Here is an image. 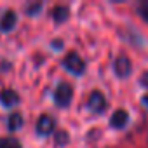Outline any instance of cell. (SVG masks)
Here are the masks:
<instances>
[{"mask_svg":"<svg viewBox=\"0 0 148 148\" xmlns=\"http://www.w3.org/2000/svg\"><path fill=\"white\" fill-rule=\"evenodd\" d=\"M139 84H141L145 89H148V70H145L141 75H139Z\"/></svg>","mask_w":148,"mask_h":148,"instance_id":"15","label":"cell"},{"mask_svg":"<svg viewBox=\"0 0 148 148\" xmlns=\"http://www.w3.org/2000/svg\"><path fill=\"white\" fill-rule=\"evenodd\" d=\"M16 23H18V14L12 9L4 11L2 16H0V32H2V33L12 32L14 26H16Z\"/></svg>","mask_w":148,"mask_h":148,"instance_id":"6","label":"cell"},{"mask_svg":"<svg viewBox=\"0 0 148 148\" xmlns=\"http://www.w3.org/2000/svg\"><path fill=\"white\" fill-rule=\"evenodd\" d=\"M73 99V87L68 82H59L54 89V103L59 108H68Z\"/></svg>","mask_w":148,"mask_h":148,"instance_id":"1","label":"cell"},{"mask_svg":"<svg viewBox=\"0 0 148 148\" xmlns=\"http://www.w3.org/2000/svg\"><path fill=\"white\" fill-rule=\"evenodd\" d=\"M68 18H70V9H68L66 5H56V7L52 9V19H54L58 25L68 21Z\"/></svg>","mask_w":148,"mask_h":148,"instance_id":"10","label":"cell"},{"mask_svg":"<svg viewBox=\"0 0 148 148\" xmlns=\"http://www.w3.org/2000/svg\"><path fill=\"white\" fill-rule=\"evenodd\" d=\"M54 143H56V146H66L68 143H70V134L66 132V131H58L56 132V136H54Z\"/></svg>","mask_w":148,"mask_h":148,"instance_id":"12","label":"cell"},{"mask_svg":"<svg viewBox=\"0 0 148 148\" xmlns=\"http://www.w3.org/2000/svg\"><path fill=\"white\" fill-rule=\"evenodd\" d=\"M23 124H25V119H23V115H21L19 112H12V113L7 117V129H9L11 132L19 131V129L23 127Z\"/></svg>","mask_w":148,"mask_h":148,"instance_id":"9","label":"cell"},{"mask_svg":"<svg viewBox=\"0 0 148 148\" xmlns=\"http://www.w3.org/2000/svg\"><path fill=\"white\" fill-rule=\"evenodd\" d=\"M138 14L141 16V19H143V21H146V23H148V2H143V4L138 7Z\"/></svg>","mask_w":148,"mask_h":148,"instance_id":"14","label":"cell"},{"mask_svg":"<svg viewBox=\"0 0 148 148\" xmlns=\"http://www.w3.org/2000/svg\"><path fill=\"white\" fill-rule=\"evenodd\" d=\"M63 66L66 71H70L71 75H84L86 73V61L77 54V52H70L64 59H63Z\"/></svg>","mask_w":148,"mask_h":148,"instance_id":"2","label":"cell"},{"mask_svg":"<svg viewBox=\"0 0 148 148\" xmlns=\"http://www.w3.org/2000/svg\"><path fill=\"white\" fill-rule=\"evenodd\" d=\"M0 148H23V145L14 136H4L0 138Z\"/></svg>","mask_w":148,"mask_h":148,"instance_id":"11","label":"cell"},{"mask_svg":"<svg viewBox=\"0 0 148 148\" xmlns=\"http://www.w3.org/2000/svg\"><path fill=\"white\" fill-rule=\"evenodd\" d=\"M52 47H54V49H63L61 40H54V42H52Z\"/></svg>","mask_w":148,"mask_h":148,"instance_id":"16","label":"cell"},{"mask_svg":"<svg viewBox=\"0 0 148 148\" xmlns=\"http://www.w3.org/2000/svg\"><path fill=\"white\" fill-rule=\"evenodd\" d=\"M19 101H21V98H19V94L14 89H4L2 92H0V103H2L5 108H12Z\"/></svg>","mask_w":148,"mask_h":148,"instance_id":"8","label":"cell"},{"mask_svg":"<svg viewBox=\"0 0 148 148\" xmlns=\"http://www.w3.org/2000/svg\"><path fill=\"white\" fill-rule=\"evenodd\" d=\"M129 122V113L124 110V108H119L113 112V115L110 117V125L113 129H124Z\"/></svg>","mask_w":148,"mask_h":148,"instance_id":"7","label":"cell"},{"mask_svg":"<svg viewBox=\"0 0 148 148\" xmlns=\"http://www.w3.org/2000/svg\"><path fill=\"white\" fill-rule=\"evenodd\" d=\"M113 71L119 79H127L132 71V63L127 56H119L113 61Z\"/></svg>","mask_w":148,"mask_h":148,"instance_id":"4","label":"cell"},{"mask_svg":"<svg viewBox=\"0 0 148 148\" xmlns=\"http://www.w3.org/2000/svg\"><path fill=\"white\" fill-rule=\"evenodd\" d=\"M42 7H44L42 2H37V4H30V5H26V16H37V14L40 12Z\"/></svg>","mask_w":148,"mask_h":148,"instance_id":"13","label":"cell"},{"mask_svg":"<svg viewBox=\"0 0 148 148\" xmlns=\"http://www.w3.org/2000/svg\"><path fill=\"white\" fill-rule=\"evenodd\" d=\"M54 127H56V122H54V119H52L51 115H40V117H38V120H37L35 131H37V134H38V136H42V138H44V136L52 134Z\"/></svg>","mask_w":148,"mask_h":148,"instance_id":"5","label":"cell"},{"mask_svg":"<svg viewBox=\"0 0 148 148\" xmlns=\"http://www.w3.org/2000/svg\"><path fill=\"white\" fill-rule=\"evenodd\" d=\"M141 101H143V105H145V106L148 108V94H145V96L141 98Z\"/></svg>","mask_w":148,"mask_h":148,"instance_id":"17","label":"cell"},{"mask_svg":"<svg viewBox=\"0 0 148 148\" xmlns=\"http://www.w3.org/2000/svg\"><path fill=\"white\" fill-rule=\"evenodd\" d=\"M106 106L108 105H106V99H105L103 92L92 91L91 96H89V99H87V110L91 113H103L106 110Z\"/></svg>","mask_w":148,"mask_h":148,"instance_id":"3","label":"cell"}]
</instances>
